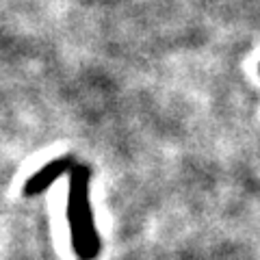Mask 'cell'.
Returning <instances> with one entry per match:
<instances>
[{
	"label": "cell",
	"mask_w": 260,
	"mask_h": 260,
	"mask_svg": "<svg viewBox=\"0 0 260 260\" xmlns=\"http://www.w3.org/2000/svg\"><path fill=\"white\" fill-rule=\"evenodd\" d=\"M91 169L76 162L70 172V189H68V223L72 234V247L78 260H95L100 254V237L93 221L91 195Z\"/></svg>",
	"instance_id": "1"
},
{
	"label": "cell",
	"mask_w": 260,
	"mask_h": 260,
	"mask_svg": "<svg viewBox=\"0 0 260 260\" xmlns=\"http://www.w3.org/2000/svg\"><path fill=\"white\" fill-rule=\"evenodd\" d=\"M74 165H76L74 154H63L59 158L48 160L42 169H37V172L26 180V184H24V195H26V198H35V195L44 193L48 186L59 180L61 176L70 174Z\"/></svg>",
	"instance_id": "2"
}]
</instances>
